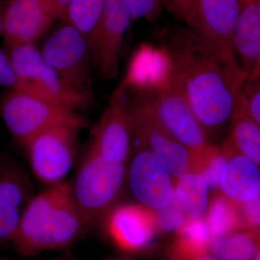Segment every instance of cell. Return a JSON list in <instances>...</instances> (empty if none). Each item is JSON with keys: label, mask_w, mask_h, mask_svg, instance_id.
I'll return each mask as SVG.
<instances>
[{"label": "cell", "mask_w": 260, "mask_h": 260, "mask_svg": "<svg viewBox=\"0 0 260 260\" xmlns=\"http://www.w3.org/2000/svg\"><path fill=\"white\" fill-rule=\"evenodd\" d=\"M48 11L56 19L64 20L65 13L72 0H42Z\"/></svg>", "instance_id": "cell-34"}, {"label": "cell", "mask_w": 260, "mask_h": 260, "mask_svg": "<svg viewBox=\"0 0 260 260\" xmlns=\"http://www.w3.org/2000/svg\"><path fill=\"white\" fill-rule=\"evenodd\" d=\"M157 232H178L185 223L187 217L177 203L175 197L165 208L153 210Z\"/></svg>", "instance_id": "cell-28"}, {"label": "cell", "mask_w": 260, "mask_h": 260, "mask_svg": "<svg viewBox=\"0 0 260 260\" xmlns=\"http://www.w3.org/2000/svg\"><path fill=\"white\" fill-rule=\"evenodd\" d=\"M251 260H260V251L258 253V254H256V255Z\"/></svg>", "instance_id": "cell-38"}, {"label": "cell", "mask_w": 260, "mask_h": 260, "mask_svg": "<svg viewBox=\"0 0 260 260\" xmlns=\"http://www.w3.org/2000/svg\"><path fill=\"white\" fill-rule=\"evenodd\" d=\"M258 6H259V8L260 10V0H257Z\"/></svg>", "instance_id": "cell-40"}, {"label": "cell", "mask_w": 260, "mask_h": 260, "mask_svg": "<svg viewBox=\"0 0 260 260\" xmlns=\"http://www.w3.org/2000/svg\"><path fill=\"white\" fill-rule=\"evenodd\" d=\"M31 190L28 175L19 164L0 165V246L13 241Z\"/></svg>", "instance_id": "cell-15"}, {"label": "cell", "mask_w": 260, "mask_h": 260, "mask_svg": "<svg viewBox=\"0 0 260 260\" xmlns=\"http://www.w3.org/2000/svg\"><path fill=\"white\" fill-rule=\"evenodd\" d=\"M46 61L72 88L92 93L93 54L88 41L67 22L54 29L41 49Z\"/></svg>", "instance_id": "cell-7"}, {"label": "cell", "mask_w": 260, "mask_h": 260, "mask_svg": "<svg viewBox=\"0 0 260 260\" xmlns=\"http://www.w3.org/2000/svg\"><path fill=\"white\" fill-rule=\"evenodd\" d=\"M175 74V64L167 47L143 43L133 53L120 85L126 90L154 92L165 86Z\"/></svg>", "instance_id": "cell-14"}, {"label": "cell", "mask_w": 260, "mask_h": 260, "mask_svg": "<svg viewBox=\"0 0 260 260\" xmlns=\"http://www.w3.org/2000/svg\"><path fill=\"white\" fill-rule=\"evenodd\" d=\"M260 251V229L238 230L212 240L210 250L222 260H251Z\"/></svg>", "instance_id": "cell-25"}, {"label": "cell", "mask_w": 260, "mask_h": 260, "mask_svg": "<svg viewBox=\"0 0 260 260\" xmlns=\"http://www.w3.org/2000/svg\"><path fill=\"white\" fill-rule=\"evenodd\" d=\"M205 218L213 239L241 230L237 204L220 191L213 194Z\"/></svg>", "instance_id": "cell-26"}, {"label": "cell", "mask_w": 260, "mask_h": 260, "mask_svg": "<svg viewBox=\"0 0 260 260\" xmlns=\"http://www.w3.org/2000/svg\"><path fill=\"white\" fill-rule=\"evenodd\" d=\"M71 189V182L47 186L45 190L32 196L23 210L12 243L23 256H34V249L43 228L56 206Z\"/></svg>", "instance_id": "cell-16"}, {"label": "cell", "mask_w": 260, "mask_h": 260, "mask_svg": "<svg viewBox=\"0 0 260 260\" xmlns=\"http://www.w3.org/2000/svg\"><path fill=\"white\" fill-rule=\"evenodd\" d=\"M133 22L126 0H105L102 28L93 56L94 67L104 79L117 77L124 36Z\"/></svg>", "instance_id": "cell-12"}, {"label": "cell", "mask_w": 260, "mask_h": 260, "mask_svg": "<svg viewBox=\"0 0 260 260\" xmlns=\"http://www.w3.org/2000/svg\"><path fill=\"white\" fill-rule=\"evenodd\" d=\"M104 218L109 237L124 251L143 250L157 233L153 210L139 203L116 205Z\"/></svg>", "instance_id": "cell-13"}, {"label": "cell", "mask_w": 260, "mask_h": 260, "mask_svg": "<svg viewBox=\"0 0 260 260\" xmlns=\"http://www.w3.org/2000/svg\"><path fill=\"white\" fill-rule=\"evenodd\" d=\"M237 205L241 230L260 229V195L252 201Z\"/></svg>", "instance_id": "cell-32"}, {"label": "cell", "mask_w": 260, "mask_h": 260, "mask_svg": "<svg viewBox=\"0 0 260 260\" xmlns=\"http://www.w3.org/2000/svg\"><path fill=\"white\" fill-rule=\"evenodd\" d=\"M3 35V13H2V1H0V37Z\"/></svg>", "instance_id": "cell-37"}, {"label": "cell", "mask_w": 260, "mask_h": 260, "mask_svg": "<svg viewBox=\"0 0 260 260\" xmlns=\"http://www.w3.org/2000/svg\"><path fill=\"white\" fill-rule=\"evenodd\" d=\"M226 140L237 152L260 168V126L246 112L242 98L233 116L230 135Z\"/></svg>", "instance_id": "cell-24"}, {"label": "cell", "mask_w": 260, "mask_h": 260, "mask_svg": "<svg viewBox=\"0 0 260 260\" xmlns=\"http://www.w3.org/2000/svg\"><path fill=\"white\" fill-rule=\"evenodd\" d=\"M260 76V58L259 61H258L257 64H256L255 68H254V71L251 73L249 78H254V77Z\"/></svg>", "instance_id": "cell-35"}, {"label": "cell", "mask_w": 260, "mask_h": 260, "mask_svg": "<svg viewBox=\"0 0 260 260\" xmlns=\"http://www.w3.org/2000/svg\"><path fill=\"white\" fill-rule=\"evenodd\" d=\"M134 144L129 171L132 194L148 209L165 208L174 200L175 180L152 152L135 140Z\"/></svg>", "instance_id": "cell-10"}, {"label": "cell", "mask_w": 260, "mask_h": 260, "mask_svg": "<svg viewBox=\"0 0 260 260\" xmlns=\"http://www.w3.org/2000/svg\"><path fill=\"white\" fill-rule=\"evenodd\" d=\"M242 101L246 112L260 126V76L248 78L243 88Z\"/></svg>", "instance_id": "cell-30"}, {"label": "cell", "mask_w": 260, "mask_h": 260, "mask_svg": "<svg viewBox=\"0 0 260 260\" xmlns=\"http://www.w3.org/2000/svg\"><path fill=\"white\" fill-rule=\"evenodd\" d=\"M166 47L208 138L231 126L248 76L232 49L189 27L167 32Z\"/></svg>", "instance_id": "cell-1"}, {"label": "cell", "mask_w": 260, "mask_h": 260, "mask_svg": "<svg viewBox=\"0 0 260 260\" xmlns=\"http://www.w3.org/2000/svg\"><path fill=\"white\" fill-rule=\"evenodd\" d=\"M0 116L13 138L23 146L44 130L68 124L87 127L78 113L30 94L8 90L0 97Z\"/></svg>", "instance_id": "cell-4"}, {"label": "cell", "mask_w": 260, "mask_h": 260, "mask_svg": "<svg viewBox=\"0 0 260 260\" xmlns=\"http://www.w3.org/2000/svg\"><path fill=\"white\" fill-rule=\"evenodd\" d=\"M194 260H222L219 259V258L212 257L209 254H205V255L200 256V257L197 258Z\"/></svg>", "instance_id": "cell-36"}, {"label": "cell", "mask_w": 260, "mask_h": 260, "mask_svg": "<svg viewBox=\"0 0 260 260\" xmlns=\"http://www.w3.org/2000/svg\"><path fill=\"white\" fill-rule=\"evenodd\" d=\"M131 13L133 21L145 19L153 22L162 11L160 0H126Z\"/></svg>", "instance_id": "cell-31"}, {"label": "cell", "mask_w": 260, "mask_h": 260, "mask_svg": "<svg viewBox=\"0 0 260 260\" xmlns=\"http://www.w3.org/2000/svg\"><path fill=\"white\" fill-rule=\"evenodd\" d=\"M148 93L162 124L179 143L190 150L196 161L210 145L209 139L191 109L177 72L165 86Z\"/></svg>", "instance_id": "cell-8"}, {"label": "cell", "mask_w": 260, "mask_h": 260, "mask_svg": "<svg viewBox=\"0 0 260 260\" xmlns=\"http://www.w3.org/2000/svg\"><path fill=\"white\" fill-rule=\"evenodd\" d=\"M24 92L76 111L93 104V93H81L71 88L46 61L36 44L6 49Z\"/></svg>", "instance_id": "cell-3"}, {"label": "cell", "mask_w": 260, "mask_h": 260, "mask_svg": "<svg viewBox=\"0 0 260 260\" xmlns=\"http://www.w3.org/2000/svg\"><path fill=\"white\" fill-rule=\"evenodd\" d=\"M104 6L105 0H72L63 20L86 39L93 56L102 28Z\"/></svg>", "instance_id": "cell-23"}, {"label": "cell", "mask_w": 260, "mask_h": 260, "mask_svg": "<svg viewBox=\"0 0 260 260\" xmlns=\"http://www.w3.org/2000/svg\"><path fill=\"white\" fill-rule=\"evenodd\" d=\"M162 8L186 26L196 29L198 26L200 0H160Z\"/></svg>", "instance_id": "cell-29"}, {"label": "cell", "mask_w": 260, "mask_h": 260, "mask_svg": "<svg viewBox=\"0 0 260 260\" xmlns=\"http://www.w3.org/2000/svg\"><path fill=\"white\" fill-rule=\"evenodd\" d=\"M209 190L204 177L192 171L175 181L174 197L187 218H202L209 208Z\"/></svg>", "instance_id": "cell-22"}, {"label": "cell", "mask_w": 260, "mask_h": 260, "mask_svg": "<svg viewBox=\"0 0 260 260\" xmlns=\"http://www.w3.org/2000/svg\"><path fill=\"white\" fill-rule=\"evenodd\" d=\"M129 104L133 139L152 152L174 180L194 171V155L162 124L152 107L148 93L138 92Z\"/></svg>", "instance_id": "cell-5"}, {"label": "cell", "mask_w": 260, "mask_h": 260, "mask_svg": "<svg viewBox=\"0 0 260 260\" xmlns=\"http://www.w3.org/2000/svg\"><path fill=\"white\" fill-rule=\"evenodd\" d=\"M227 154L220 191L235 204L249 203L260 195V168L237 152L226 140L222 145Z\"/></svg>", "instance_id": "cell-18"}, {"label": "cell", "mask_w": 260, "mask_h": 260, "mask_svg": "<svg viewBox=\"0 0 260 260\" xmlns=\"http://www.w3.org/2000/svg\"><path fill=\"white\" fill-rule=\"evenodd\" d=\"M242 8V0H200L194 30L232 50L233 32Z\"/></svg>", "instance_id": "cell-19"}, {"label": "cell", "mask_w": 260, "mask_h": 260, "mask_svg": "<svg viewBox=\"0 0 260 260\" xmlns=\"http://www.w3.org/2000/svg\"><path fill=\"white\" fill-rule=\"evenodd\" d=\"M0 86L19 90L20 83L7 51L0 48Z\"/></svg>", "instance_id": "cell-33"}, {"label": "cell", "mask_w": 260, "mask_h": 260, "mask_svg": "<svg viewBox=\"0 0 260 260\" xmlns=\"http://www.w3.org/2000/svg\"><path fill=\"white\" fill-rule=\"evenodd\" d=\"M125 178V164L87 149L71 186L75 203L89 225L104 218L115 206Z\"/></svg>", "instance_id": "cell-2"}, {"label": "cell", "mask_w": 260, "mask_h": 260, "mask_svg": "<svg viewBox=\"0 0 260 260\" xmlns=\"http://www.w3.org/2000/svg\"><path fill=\"white\" fill-rule=\"evenodd\" d=\"M249 1V0H242V5L244 4V3H246V2Z\"/></svg>", "instance_id": "cell-39"}, {"label": "cell", "mask_w": 260, "mask_h": 260, "mask_svg": "<svg viewBox=\"0 0 260 260\" xmlns=\"http://www.w3.org/2000/svg\"><path fill=\"white\" fill-rule=\"evenodd\" d=\"M90 226L75 203L71 189L61 200L44 225L34 246V256L64 249L74 244Z\"/></svg>", "instance_id": "cell-17"}, {"label": "cell", "mask_w": 260, "mask_h": 260, "mask_svg": "<svg viewBox=\"0 0 260 260\" xmlns=\"http://www.w3.org/2000/svg\"><path fill=\"white\" fill-rule=\"evenodd\" d=\"M232 50L248 78L260 58V10L257 0L242 5L232 37Z\"/></svg>", "instance_id": "cell-20"}, {"label": "cell", "mask_w": 260, "mask_h": 260, "mask_svg": "<svg viewBox=\"0 0 260 260\" xmlns=\"http://www.w3.org/2000/svg\"><path fill=\"white\" fill-rule=\"evenodd\" d=\"M2 13L6 49L36 44L56 20L42 0H2Z\"/></svg>", "instance_id": "cell-11"}, {"label": "cell", "mask_w": 260, "mask_h": 260, "mask_svg": "<svg viewBox=\"0 0 260 260\" xmlns=\"http://www.w3.org/2000/svg\"><path fill=\"white\" fill-rule=\"evenodd\" d=\"M227 154L221 147L210 144L195 161V171L208 183L210 190L220 191V182L226 165Z\"/></svg>", "instance_id": "cell-27"}, {"label": "cell", "mask_w": 260, "mask_h": 260, "mask_svg": "<svg viewBox=\"0 0 260 260\" xmlns=\"http://www.w3.org/2000/svg\"><path fill=\"white\" fill-rule=\"evenodd\" d=\"M81 128L59 124L28 140L23 148L34 175L47 186L65 181L78 155Z\"/></svg>", "instance_id": "cell-6"}, {"label": "cell", "mask_w": 260, "mask_h": 260, "mask_svg": "<svg viewBox=\"0 0 260 260\" xmlns=\"http://www.w3.org/2000/svg\"><path fill=\"white\" fill-rule=\"evenodd\" d=\"M209 227L204 218H187L171 249L172 260H194L208 254L212 242Z\"/></svg>", "instance_id": "cell-21"}, {"label": "cell", "mask_w": 260, "mask_h": 260, "mask_svg": "<svg viewBox=\"0 0 260 260\" xmlns=\"http://www.w3.org/2000/svg\"><path fill=\"white\" fill-rule=\"evenodd\" d=\"M126 89L119 85L90 134L88 148L108 159L125 164L133 139L130 104L124 99Z\"/></svg>", "instance_id": "cell-9"}]
</instances>
